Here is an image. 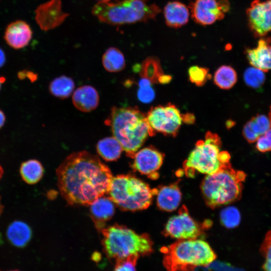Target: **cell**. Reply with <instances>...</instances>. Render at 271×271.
<instances>
[{
    "mask_svg": "<svg viewBox=\"0 0 271 271\" xmlns=\"http://www.w3.org/2000/svg\"><path fill=\"white\" fill-rule=\"evenodd\" d=\"M61 195L70 205H90L107 193L112 179L109 168L86 151L68 156L56 170Z\"/></svg>",
    "mask_w": 271,
    "mask_h": 271,
    "instance_id": "cell-1",
    "label": "cell"
},
{
    "mask_svg": "<svg viewBox=\"0 0 271 271\" xmlns=\"http://www.w3.org/2000/svg\"><path fill=\"white\" fill-rule=\"evenodd\" d=\"M127 156L133 158L149 136L154 135L146 115L137 107H114L105 120Z\"/></svg>",
    "mask_w": 271,
    "mask_h": 271,
    "instance_id": "cell-2",
    "label": "cell"
},
{
    "mask_svg": "<svg viewBox=\"0 0 271 271\" xmlns=\"http://www.w3.org/2000/svg\"><path fill=\"white\" fill-rule=\"evenodd\" d=\"M161 251L167 271H194L198 266L209 265L217 257L208 242L197 238L178 240Z\"/></svg>",
    "mask_w": 271,
    "mask_h": 271,
    "instance_id": "cell-3",
    "label": "cell"
},
{
    "mask_svg": "<svg viewBox=\"0 0 271 271\" xmlns=\"http://www.w3.org/2000/svg\"><path fill=\"white\" fill-rule=\"evenodd\" d=\"M161 11L150 0H120L99 2L93 7L92 13L102 23L120 26L155 20Z\"/></svg>",
    "mask_w": 271,
    "mask_h": 271,
    "instance_id": "cell-4",
    "label": "cell"
},
{
    "mask_svg": "<svg viewBox=\"0 0 271 271\" xmlns=\"http://www.w3.org/2000/svg\"><path fill=\"white\" fill-rule=\"evenodd\" d=\"M103 250L114 262L132 254L147 256L153 251V241L149 235L138 234L125 226L114 224L101 230Z\"/></svg>",
    "mask_w": 271,
    "mask_h": 271,
    "instance_id": "cell-5",
    "label": "cell"
},
{
    "mask_svg": "<svg viewBox=\"0 0 271 271\" xmlns=\"http://www.w3.org/2000/svg\"><path fill=\"white\" fill-rule=\"evenodd\" d=\"M245 178L243 172L233 169L230 164L206 175L201 190L207 205L215 207L237 200L241 196Z\"/></svg>",
    "mask_w": 271,
    "mask_h": 271,
    "instance_id": "cell-6",
    "label": "cell"
},
{
    "mask_svg": "<svg viewBox=\"0 0 271 271\" xmlns=\"http://www.w3.org/2000/svg\"><path fill=\"white\" fill-rule=\"evenodd\" d=\"M155 191L132 175H119L112 177L107 194L120 209L137 211L150 206Z\"/></svg>",
    "mask_w": 271,
    "mask_h": 271,
    "instance_id": "cell-7",
    "label": "cell"
},
{
    "mask_svg": "<svg viewBox=\"0 0 271 271\" xmlns=\"http://www.w3.org/2000/svg\"><path fill=\"white\" fill-rule=\"evenodd\" d=\"M221 141L217 134L208 131L205 140L197 142L184 163L187 173L190 171L207 175L216 172L230 164L229 154L221 151Z\"/></svg>",
    "mask_w": 271,
    "mask_h": 271,
    "instance_id": "cell-8",
    "label": "cell"
},
{
    "mask_svg": "<svg viewBox=\"0 0 271 271\" xmlns=\"http://www.w3.org/2000/svg\"><path fill=\"white\" fill-rule=\"evenodd\" d=\"M182 115L174 104L158 105L152 107L146 114L149 126L155 133L175 136L183 121Z\"/></svg>",
    "mask_w": 271,
    "mask_h": 271,
    "instance_id": "cell-9",
    "label": "cell"
},
{
    "mask_svg": "<svg viewBox=\"0 0 271 271\" xmlns=\"http://www.w3.org/2000/svg\"><path fill=\"white\" fill-rule=\"evenodd\" d=\"M230 8L228 0H194L188 7L193 20L202 26L222 20Z\"/></svg>",
    "mask_w": 271,
    "mask_h": 271,
    "instance_id": "cell-10",
    "label": "cell"
},
{
    "mask_svg": "<svg viewBox=\"0 0 271 271\" xmlns=\"http://www.w3.org/2000/svg\"><path fill=\"white\" fill-rule=\"evenodd\" d=\"M202 234L200 225L191 217L185 207L167 222L165 234L178 240L196 239Z\"/></svg>",
    "mask_w": 271,
    "mask_h": 271,
    "instance_id": "cell-11",
    "label": "cell"
},
{
    "mask_svg": "<svg viewBox=\"0 0 271 271\" xmlns=\"http://www.w3.org/2000/svg\"><path fill=\"white\" fill-rule=\"evenodd\" d=\"M246 15L249 27L254 36L262 37L271 31V0L253 1Z\"/></svg>",
    "mask_w": 271,
    "mask_h": 271,
    "instance_id": "cell-12",
    "label": "cell"
},
{
    "mask_svg": "<svg viewBox=\"0 0 271 271\" xmlns=\"http://www.w3.org/2000/svg\"><path fill=\"white\" fill-rule=\"evenodd\" d=\"M132 158V168L153 179L162 165L164 156L153 147H148L138 151Z\"/></svg>",
    "mask_w": 271,
    "mask_h": 271,
    "instance_id": "cell-13",
    "label": "cell"
},
{
    "mask_svg": "<svg viewBox=\"0 0 271 271\" xmlns=\"http://www.w3.org/2000/svg\"><path fill=\"white\" fill-rule=\"evenodd\" d=\"M32 37V31L29 25L24 21H15L7 27L4 38L10 47L15 49L24 48L28 45Z\"/></svg>",
    "mask_w": 271,
    "mask_h": 271,
    "instance_id": "cell-14",
    "label": "cell"
},
{
    "mask_svg": "<svg viewBox=\"0 0 271 271\" xmlns=\"http://www.w3.org/2000/svg\"><path fill=\"white\" fill-rule=\"evenodd\" d=\"M269 39H261L257 46L245 51L249 63L263 71L271 70V45Z\"/></svg>",
    "mask_w": 271,
    "mask_h": 271,
    "instance_id": "cell-15",
    "label": "cell"
},
{
    "mask_svg": "<svg viewBox=\"0 0 271 271\" xmlns=\"http://www.w3.org/2000/svg\"><path fill=\"white\" fill-rule=\"evenodd\" d=\"M163 13L166 25L175 29L187 24L190 16L188 7L178 1L169 2L164 8Z\"/></svg>",
    "mask_w": 271,
    "mask_h": 271,
    "instance_id": "cell-16",
    "label": "cell"
},
{
    "mask_svg": "<svg viewBox=\"0 0 271 271\" xmlns=\"http://www.w3.org/2000/svg\"><path fill=\"white\" fill-rule=\"evenodd\" d=\"M74 106L82 112H89L95 109L99 104V97L97 90L90 85L78 87L72 95Z\"/></svg>",
    "mask_w": 271,
    "mask_h": 271,
    "instance_id": "cell-17",
    "label": "cell"
},
{
    "mask_svg": "<svg viewBox=\"0 0 271 271\" xmlns=\"http://www.w3.org/2000/svg\"><path fill=\"white\" fill-rule=\"evenodd\" d=\"M90 213L97 229L103 228L104 223L110 220L114 213V203L109 197L101 196L90 205Z\"/></svg>",
    "mask_w": 271,
    "mask_h": 271,
    "instance_id": "cell-18",
    "label": "cell"
},
{
    "mask_svg": "<svg viewBox=\"0 0 271 271\" xmlns=\"http://www.w3.org/2000/svg\"><path fill=\"white\" fill-rule=\"evenodd\" d=\"M156 193L157 205L163 210L174 211L178 208L181 202L182 195L177 185L163 186L157 190Z\"/></svg>",
    "mask_w": 271,
    "mask_h": 271,
    "instance_id": "cell-19",
    "label": "cell"
},
{
    "mask_svg": "<svg viewBox=\"0 0 271 271\" xmlns=\"http://www.w3.org/2000/svg\"><path fill=\"white\" fill-rule=\"evenodd\" d=\"M60 0H51L41 7L40 9L45 11L46 16L40 17L39 22L44 20L40 25L44 30L53 28L63 22L68 14L61 10Z\"/></svg>",
    "mask_w": 271,
    "mask_h": 271,
    "instance_id": "cell-20",
    "label": "cell"
},
{
    "mask_svg": "<svg viewBox=\"0 0 271 271\" xmlns=\"http://www.w3.org/2000/svg\"><path fill=\"white\" fill-rule=\"evenodd\" d=\"M271 128V121L269 117L262 114L252 117L244 126L242 134L246 140L254 143Z\"/></svg>",
    "mask_w": 271,
    "mask_h": 271,
    "instance_id": "cell-21",
    "label": "cell"
},
{
    "mask_svg": "<svg viewBox=\"0 0 271 271\" xmlns=\"http://www.w3.org/2000/svg\"><path fill=\"white\" fill-rule=\"evenodd\" d=\"M32 234L30 226L25 222L18 220L11 223L7 230L9 241L18 247L26 246L30 241Z\"/></svg>",
    "mask_w": 271,
    "mask_h": 271,
    "instance_id": "cell-22",
    "label": "cell"
},
{
    "mask_svg": "<svg viewBox=\"0 0 271 271\" xmlns=\"http://www.w3.org/2000/svg\"><path fill=\"white\" fill-rule=\"evenodd\" d=\"M97 152L106 161L118 159L123 150L119 142L114 137H106L100 140L96 145Z\"/></svg>",
    "mask_w": 271,
    "mask_h": 271,
    "instance_id": "cell-23",
    "label": "cell"
},
{
    "mask_svg": "<svg viewBox=\"0 0 271 271\" xmlns=\"http://www.w3.org/2000/svg\"><path fill=\"white\" fill-rule=\"evenodd\" d=\"M20 173L25 182L33 185L37 183L42 179L44 174V168L39 161L29 160L21 164Z\"/></svg>",
    "mask_w": 271,
    "mask_h": 271,
    "instance_id": "cell-24",
    "label": "cell"
},
{
    "mask_svg": "<svg viewBox=\"0 0 271 271\" xmlns=\"http://www.w3.org/2000/svg\"><path fill=\"white\" fill-rule=\"evenodd\" d=\"M102 63L104 68L109 72H119L125 65L123 54L115 47H110L106 50L102 56Z\"/></svg>",
    "mask_w": 271,
    "mask_h": 271,
    "instance_id": "cell-25",
    "label": "cell"
},
{
    "mask_svg": "<svg viewBox=\"0 0 271 271\" xmlns=\"http://www.w3.org/2000/svg\"><path fill=\"white\" fill-rule=\"evenodd\" d=\"M74 88L75 83L72 78L66 76H61L50 82L49 90L52 95L65 99L72 94Z\"/></svg>",
    "mask_w": 271,
    "mask_h": 271,
    "instance_id": "cell-26",
    "label": "cell"
},
{
    "mask_svg": "<svg viewBox=\"0 0 271 271\" xmlns=\"http://www.w3.org/2000/svg\"><path fill=\"white\" fill-rule=\"evenodd\" d=\"M142 78L149 80L152 83H158L159 78L164 74L160 60L156 57H149L140 66Z\"/></svg>",
    "mask_w": 271,
    "mask_h": 271,
    "instance_id": "cell-27",
    "label": "cell"
},
{
    "mask_svg": "<svg viewBox=\"0 0 271 271\" xmlns=\"http://www.w3.org/2000/svg\"><path fill=\"white\" fill-rule=\"evenodd\" d=\"M237 79L235 70L230 66L222 65L216 71L214 82L220 88L229 89L236 83Z\"/></svg>",
    "mask_w": 271,
    "mask_h": 271,
    "instance_id": "cell-28",
    "label": "cell"
},
{
    "mask_svg": "<svg viewBox=\"0 0 271 271\" xmlns=\"http://www.w3.org/2000/svg\"><path fill=\"white\" fill-rule=\"evenodd\" d=\"M243 78L246 85L253 88H257L263 84L265 76L264 71L252 66L246 69Z\"/></svg>",
    "mask_w": 271,
    "mask_h": 271,
    "instance_id": "cell-29",
    "label": "cell"
},
{
    "mask_svg": "<svg viewBox=\"0 0 271 271\" xmlns=\"http://www.w3.org/2000/svg\"><path fill=\"white\" fill-rule=\"evenodd\" d=\"M220 217L222 224L228 228L235 227L240 221V213L238 210L233 206H228L222 210Z\"/></svg>",
    "mask_w": 271,
    "mask_h": 271,
    "instance_id": "cell-30",
    "label": "cell"
},
{
    "mask_svg": "<svg viewBox=\"0 0 271 271\" xmlns=\"http://www.w3.org/2000/svg\"><path fill=\"white\" fill-rule=\"evenodd\" d=\"M208 71V68L198 66H192L188 69L189 80L197 86H201L211 77Z\"/></svg>",
    "mask_w": 271,
    "mask_h": 271,
    "instance_id": "cell-31",
    "label": "cell"
},
{
    "mask_svg": "<svg viewBox=\"0 0 271 271\" xmlns=\"http://www.w3.org/2000/svg\"><path fill=\"white\" fill-rule=\"evenodd\" d=\"M152 84L149 80L144 78H142L139 81V89L137 95L141 101L148 103L154 99L155 94L154 89L151 87Z\"/></svg>",
    "mask_w": 271,
    "mask_h": 271,
    "instance_id": "cell-32",
    "label": "cell"
},
{
    "mask_svg": "<svg viewBox=\"0 0 271 271\" xmlns=\"http://www.w3.org/2000/svg\"><path fill=\"white\" fill-rule=\"evenodd\" d=\"M259 251L265 259L262 265L263 271H271V229L265 234Z\"/></svg>",
    "mask_w": 271,
    "mask_h": 271,
    "instance_id": "cell-33",
    "label": "cell"
},
{
    "mask_svg": "<svg viewBox=\"0 0 271 271\" xmlns=\"http://www.w3.org/2000/svg\"><path fill=\"white\" fill-rule=\"evenodd\" d=\"M138 254H132L115 261L113 271H137L136 266L139 258Z\"/></svg>",
    "mask_w": 271,
    "mask_h": 271,
    "instance_id": "cell-34",
    "label": "cell"
},
{
    "mask_svg": "<svg viewBox=\"0 0 271 271\" xmlns=\"http://www.w3.org/2000/svg\"><path fill=\"white\" fill-rule=\"evenodd\" d=\"M256 148L261 153L271 151V128L256 140Z\"/></svg>",
    "mask_w": 271,
    "mask_h": 271,
    "instance_id": "cell-35",
    "label": "cell"
},
{
    "mask_svg": "<svg viewBox=\"0 0 271 271\" xmlns=\"http://www.w3.org/2000/svg\"><path fill=\"white\" fill-rule=\"evenodd\" d=\"M183 121L187 123H193L195 120V117L192 114L187 113L182 115Z\"/></svg>",
    "mask_w": 271,
    "mask_h": 271,
    "instance_id": "cell-36",
    "label": "cell"
},
{
    "mask_svg": "<svg viewBox=\"0 0 271 271\" xmlns=\"http://www.w3.org/2000/svg\"><path fill=\"white\" fill-rule=\"evenodd\" d=\"M172 77L168 75L164 74L161 75L158 79V82L161 84H167L171 80Z\"/></svg>",
    "mask_w": 271,
    "mask_h": 271,
    "instance_id": "cell-37",
    "label": "cell"
},
{
    "mask_svg": "<svg viewBox=\"0 0 271 271\" xmlns=\"http://www.w3.org/2000/svg\"><path fill=\"white\" fill-rule=\"evenodd\" d=\"M6 61V55L4 51L0 48V68L3 67Z\"/></svg>",
    "mask_w": 271,
    "mask_h": 271,
    "instance_id": "cell-38",
    "label": "cell"
},
{
    "mask_svg": "<svg viewBox=\"0 0 271 271\" xmlns=\"http://www.w3.org/2000/svg\"><path fill=\"white\" fill-rule=\"evenodd\" d=\"M6 121V116L4 112L0 109V129L3 126Z\"/></svg>",
    "mask_w": 271,
    "mask_h": 271,
    "instance_id": "cell-39",
    "label": "cell"
},
{
    "mask_svg": "<svg viewBox=\"0 0 271 271\" xmlns=\"http://www.w3.org/2000/svg\"><path fill=\"white\" fill-rule=\"evenodd\" d=\"M5 81V79L3 77H0V90L1 89L2 85Z\"/></svg>",
    "mask_w": 271,
    "mask_h": 271,
    "instance_id": "cell-40",
    "label": "cell"
},
{
    "mask_svg": "<svg viewBox=\"0 0 271 271\" xmlns=\"http://www.w3.org/2000/svg\"><path fill=\"white\" fill-rule=\"evenodd\" d=\"M3 208H4V206L1 203V197H0V216L3 213Z\"/></svg>",
    "mask_w": 271,
    "mask_h": 271,
    "instance_id": "cell-41",
    "label": "cell"
},
{
    "mask_svg": "<svg viewBox=\"0 0 271 271\" xmlns=\"http://www.w3.org/2000/svg\"><path fill=\"white\" fill-rule=\"evenodd\" d=\"M3 173H4L3 169L2 167H1V166L0 165V179L2 178V177L3 175Z\"/></svg>",
    "mask_w": 271,
    "mask_h": 271,
    "instance_id": "cell-42",
    "label": "cell"
},
{
    "mask_svg": "<svg viewBox=\"0 0 271 271\" xmlns=\"http://www.w3.org/2000/svg\"><path fill=\"white\" fill-rule=\"evenodd\" d=\"M269 118L271 121V107L270 108V111H269Z\"/></svg>",
    "mask_w": 271,
    "mask_h": 271,
    "instance_id": "cell-43",
    "label": "cell"
},
{
    "mask_svg": "<svg viewBox=\"0 0 271 271\" xmlns=\"http://www.w3.org/2000/svg\"><path fill=\"white\" fill-rule=\"evenodd\" d=\"M100 2H108L110 0H97Z\"/></svg>",
    "mask_w": 271,
    "mask_h": 271,
    "instance_id": "cell-44",
    "label": "cell"
},
{
    "mask_svg": "<svg viewBox=\"0 0 271 271\" xmlns=\"http://www.w3.org/2000/svg\"><path fill=\"white\" fill-rule=\"evenodd\" d=\"M9 271H19L18 270H9Z\"/></svg>",
    "mask_w": 271,
    "mask_h": 271,
    "instance_id": "cell-45",
    "label": "cell"
}]
</instances>
